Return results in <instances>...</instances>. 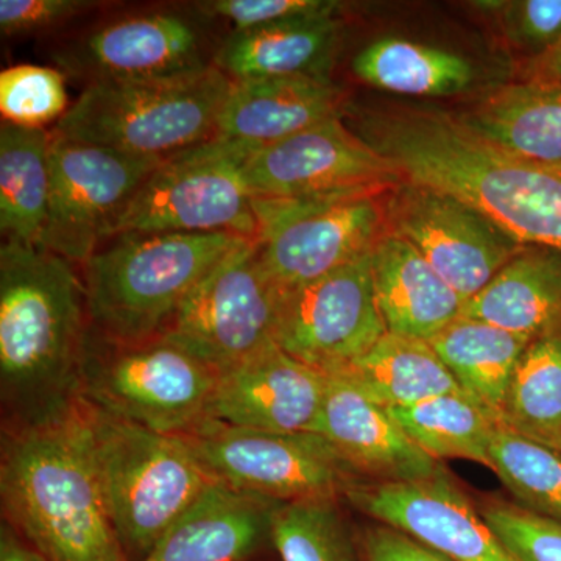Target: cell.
<instances>
[{
	"mask_svg": "<svg viewBox=\"0 0 561 561\" xmlns=\"http://www.w3.org/2000/svg\"><path fill=\"white\" fill-rule=\"evenodd\" d=\"M348 116L354 131L404 180L470 203L519 243L561 250V165L493 146L453 111L371 106Z\"/></svg>",
	"mask_w": 561,
	"mask_h": 561,
	"instance_id": "obj_1",
	"label": "cell"
},
{
	"mask_svg": "<svg viewBox=\"0 0 561 561\" xmlns=\"http://www.w3.org/2000/svg\"><path fill=\"white\" fill-rule=\"evenodd\" d=\"M90 332L76 264L39 245L0 247L2 431L43 426L80 402Z\"/></svg>",
	"mask_w": 561,
	"mask_h": 561,
	"instance_id": "obj_2",
	"label": "cell"
},
{
	"mask_svg": "<svg viewBox=\"0 0 561 561\" xmlns=\"http://www.w3.org/2000/svg\"><path fill=\"white\" fill-rule=\"evenodd\" d=\"M3 524L49 561H128L95 471L81 401L43 426L2 431Z\"/></svg>",
	"mask_w": 561,
	"mask_h": 561,
	"instance_id": "obj_3",
	"label": "cell"
},
{
	"mask_svg": "<svg viewBox=\"0 0 561 561\" xmlns=\"http://www.w3.org/2000/svg\"><path fill=\"white\" fill-rule=\"evenodd\" d=\"M247 239L232 232L114 236L81 265L90 330L114 342L160 337L203 276Z\"/></svg>",
	"mask_w": 561,
	"mask_h": 561,
	"instance_id": "obj_4",
	"label": "cell"
},
{
	"mask_svg": "<svg viewBox=\"0 0 561 561\" xmlns=\"http://www.w3.org/2000/svg\"><path fill=\"white\" fill-rule=\"evenodd\" d=\"M81 408L111 524L128 561H140L219 481L181 435Z\"/></svg>",
	"mask_w": 561,
	"mask_h": 561,
	"instance_id": "obj_5",
	"label": "cell"
},
{
	"mask_svg": "<svg viewBox=\"0 0 561 561\" xmlns=\"http://www.w3.org/2000/svg\"><path fill=\"white\" fill-rule=\"evenodd\" d=\"M231 84L214 65L184 79L92 81L51 133L133 157L165 160L216 138Z\"/></svg>",
	"mask_w": 561,
	"mask_h": 561,
	"instance_id": "obj_6",
	"label": "cell"
},
{
	"mask_svg": "<svg viewBox=\"0 0 561 561\" xmlns=\"http://www.w3.org/2000/svg\"><path fill=\"white\" fill-rule=\"evenodd\" d=\"M217 373L154 337L114 342L88 332L80 400L147 430L183 435L206 419Z\"/></svg>",
	"mask_w": 561,
	"mask_h": 561,
	"instance_id": "obj_7",
	"label": "cell"
},
{
	"mask_svg": "<svg viewBox=\"0 0 561 561\" xmlns=\"http://www.w3.org/2000/svg\"><path fill=\"white\" fill-rule=\"evenodd\" d=\"M254 150L245 142L213 138L165 158L128 203L111 238L130 232L256 238L254 197L243 176Z\"/></svg>",
	"mask_w": 561,
	"mask_h": 561,
	"instance_id": "obj_8",
	"label": "cell"
},
{
	"mask_svg": "<svg viewBox=\"0 0 561 561\" xmlns=\"http://www.w3.org/2000/svg\"><path fill=\"white\" fill-rule=\"evenodd\" d=\"M216 481L287 504L343 497L370 482L317 432H267L205 419L181 435Z\"/></svg>",
	"mask_w": 561,
	"mask_h": 561,
	"instance_id": "obj_9",
	"label": "cell"
},
{
	"mask_svg": "<svg viewBox=\"0 0 561 561\" xmlns=\"http://www.w3.org/2000/svg\"><path fill=\"white\" fill-rule=\"evenodd\" d=\"M390 191L254 198V241L268 278L279 291L297 289L370 254L389 234L386 197Z\"/></svg>",
	"mask_w": 561,
	"mask_h": 561,
	"instance_id": "obj_10",
	"label": "cell"
},
{
	"mask_svg": "<svg viewBox=\"0 0 561 561\" xmlns=\"http://www.w3.org/2000/svg\"><path fill=\"white\" fill-rule=\"evenodd\" d=\"M279 300L256 241L247 239L203 276L160 337L219 375L276 345Z\"/></svg>",
	"mask_w": 561,
	"mask_h": 561,
	"instance_id": "obj_11",
	"label": "cell"
},
{
	"mask_svg": "<svg viewBox=\"0 0 561 561\" xmlns=\"http://www.w3.org/2000/svg\"><path fill=\"white\" fill-rule=\"evenodd\" d=\"M162 161L51 133L49 210L39 247L83 265L108 241L128 203Z\"/></svg>",
	"mask_w": 561,
	"mask_h": 561,
	"instance_id": "obj_12",
	"label": "cell"
},
{
	"mask_svg": "<svg viewBox=\"0 0 561 561\" xmlns=\"http://www.w3.org/2000/svg\"><path fill=\"white\" fill-rule=\"evenodd\" d=\"M387 225L423 254L468 302L515 256L523 243L449 192L405 180L386 197Z\"/></svg>",
	"mask_w": 561,
	"mask_h": 561,
	"instance_id": "obj_13",
	"label": "cell"
},
{
	"mask_svg": "<svg viewBox=\"0 0 561 561\" xmlns=\"http://www.w3.org/2000/svg\"><path fill=\"white\" fill-rule=\"evenodd\" d=\"M386 334L373 286L371 253L280 291L276 345L324 375H342Z\"/></svg>",
	"mask_w": 561,
	"mask_h": 561,
	"instance_id": "obj_14",
	"label": "cell"
},
{
	"mask_svg": "<svg viewBox=\"0 0 561 561\" xmlns=\"http://www.w3.org/2000/svg\"><path fill=\"white\" fill-rule=\"evenodd\" d=\"M243 176L254 198L387 192L405 181L393 162L343 124V117L254 150Z\"/></svg>",
	"mask_w": 561,
	"mask_h": 561,
	"instance_id": "obj_15",
	"label": "cell"
},
{
	"mask_svg": "<svg viewBox=\"0 0 561 561\" xmlns=\"http://www.w3.org/2000/svg\"><path fill=\"white\" fill-rule=\"evenodd\" d=\"M351 511L409 535L453 561H522L482 518L451 472L405 483L365 482L346 491Z\"/></svg>",
	"mask_w": 561,
	"mask_h": 561,
	"instance_id": "obj_16",
	"label": "cell"
},
{
	"mask_svg": "<svg viewBox=\"0 0 561 561\" xmlns=\"http://www.w3.org/2000/svg\"><path fill=\"white\" fill-rule=\"evenodd\" d=\"M57 60L90 83L184 79L213 66L203 57L197 28L172 13L111 22L70 44Z\"/></svg>",
	"mask_w": 561,
	"mask_h": 561,
	"instance_id": "obj_17",
	"label": "cell"
},
{
	"mask_svg": "<svg viewBox=\"0 0 561 561\" xmlns=\"http://www.w3.org/2000/svg\"><path fill=\"white\" fill-rule=\"evenodd\" d=\"M330 376L278 345L217 375L206 419L267 432H316Z\"/></svg>",
	"mask_w": 561,
	"mask_h": 561,
	"instance_id": "obj_18",
	"label": "cell"
},
{
	"mask_svg": "<svg viewBox=\"0 0 561 561\" xmlns=\"http://www.w3.org/2000/svg\"><path fill=\"white\" fill-rule=\"evenodd\" d=\"M316 432L370 482H419L449 472L421 451L390 409L343 376H330Z\"/></svg>",
	"mask_w": 561,
	"mask_h": 561,
	"instance_id": "obj_19",
	"label": "cell"
},
{
	"mask_svg": "<svg viewBox=\"0 0 561 561\" xmlns=\"http://www.w3.org/2000/svg\"><path fill=\"white\" fill-rule=\"evenodd\" d=\"M279 502L217 482L140 561H273Z\"/></svg>",
	"mask_w": 561,
	"mask_h": 561,
	"instance_id": "obj_20",
	"label": "cell"
},
{
	"mask_svg": "<svg viewBox=\"0 0 561 561\" xmlns=\"http://www.w3.org/2000/svg\"><path fill=\"white\" fill-rule=\"evenodd\" d=\"M348 110V94L331 77L232 80L216 138L262 149Z\"/></svg>",
	"mask_w": 561,
	"mask_h": 561,
	"instance_id": "obj_21",
	"label": "cell"
},
{
	"mask_svg": "<svg viewBox=\"0 0 561 561\" xmlns=\"http://www.w3.org/2000/svg\"><path fill=\"white\" fill-rule=\"evenodd\" d=\"M342 33L339 10L231 32L213 65L234 81L331 77Z\"/></svg>",
	"mask_w": 561,
	"mask_h": 561,
	"instance_id": "obj_22",
	"label": "cell"
},
{
	"mask_svg": "<svg viewBox=\"0 0 561 561\" xmlns=\"http://www.w3.org/2000/svg\"><path fill=\"white\" fill-rule=\"evenodd\" d=\"M376 301L387 332L431 342L465 302L412 243L383 236L371 251Z\"/></svg>",
	"mask_w": 561,
	"mask_h": 561,
	"instance_id": "obj_23",
	"label": "cell"
},
{
	"mask_svg": "<svg viewBox=\"0 0 561 561\" xmlns=\"http://www.w3.org/2000/svg\"><path fill=\"white\" fill-rule=\"evenodd\" d=\"M454 116L502 150L561 165V87L516 80L494 84Z\"/></svg>",
	"mask_w": 561,
	"mask_h": 561,
	"instance_id": "obj_24",
	"label": "cell"
},
{
	"mask_svg": "<svg viewBox=\"0 0 561 561\" xmlns=\"http://www.w3.org/2000/svg\"><path fill=\"white\" fill-rule=\"evenodd\" d=\"M461 316L534 339L561 331V250L523 243Z\"/></svg>",
	"mask_w": 561,
	"mask_h": 561,
	"instance_id": "obj_25",
	"label": "cell"
},
{
	"mask_svg": "<svg viewBox=\"0 0 561 561\" xmlns=\"http://www.w3.org/2000/svg\"><path fill=\"white\" fill-rule=\"evenodd\" d=\"M351 70L368 87L415 98L465 94L482 79L465 55L401 38L373 41L354 57Z\"/></svg>",
	"mask_w": 561,
	"mask_h": 561,
	"instance_id": "obj_26",
	"label": "cell"
},
{
	"mask_svg": "<svg viewBox=\"0 0 561 561\" xmlns=\"http://www.w3.org/2000/svg\"><path fill=\"white\" fill-rule=\"evenodd\" d=\"M463 393L497 421L529 337L460 316L430 342Z\"/></svg>",
	"mask_w": 561,
	"mask_h": 561,
	"instance_id": "obj_27",
	"label": "cell"
},
{
	"mask_svg": "<svg viewBox=\"0 0 561 561\" xmlns=\"http://www.w3.org/2000/svg\"><path fill=\"white\" fill-rule=\"evenodd\" d=\"M51 133L0 127V230L7 241L41 245L50 197Z\"/></svg>",
	"mask_w": 561,
	"mask_h": 561,
	"instance_id": "obj_28",
	"label": "cell"
},
{
	"mask_svg": "<svg viewBox=\"0 0 561 561\" xmlns=\"http://www.w3.org/2000/svg\"><path fill=\"white\" fill-rule=\"evenodd\" d=\"M337 376L348 379L387 409L461 391L430 342L391 332Z\"/></svg>",
	"mask_w": 561,
	"mask_h": 561,
	"instance_id": "obj_29",
	"label": "cell"
},
{
	"mask_svg": "<svg viewBox=\"0 0 561 561\" xmlns=\"http://www.w3.org/2000/svg\"><path fill=\"white\" fill-rule=\"evenodd\" d=\"M390 412L432 459L471 460L490 470V446L500 421L463 391L438 394Z\"/></svg>",
	"mask_w": 561,
	"mask_h": 561,
	"instance_id": "obj_30",
	"label": "cell"
},
{
	"mask_svg": "<svg viewBox=\"0 0 561 561\" xmlns=\"http://www.w3.org/2000/svg\"><path fill=\"white\" fill-rule=\"evenodd\" d=\"M501 426L552 446L561 432V331L530 341L513 373Z\"/></svg>",
	"mask_w": 561,
	"mask_h": 561,
	"instance_id": "obj_31",
	"label": "cell"
},
{
	"mask_svg": "<svg viewBox=\"0 0 561 561\" xmlns=\"http://www.w3.org/2000/svg\"><path fill=\"white\" fill-rule=\"evenodd\" d=\"M343 497L280 504L273 513L272 540L280 561H364L360 526Z\"/></svg>",
	"mask_w": 561,
	"mask_h": 561,
	"instance_id": "obj_32",
	"label": "cell"
},
{
	"mask_svg": "<svg viewBox=\"0 0 561 561\" xmlns=\"http://www.w3.org/2000/svg\"><path fill=\"white\" fill-rule=\"evenodd\" d=\"M490 470L515 504L561 524V453L556 448L500 424L490 446Z\"/></svg>",
	"mask_w": 561,
	"mask_h": 561,
	"instance_id": "obj_33",
	"label": "cell"
},
{
	"mask_svg": "<svg viewBox=\"0 0 561 561\" xmlns=\"http://www.w3.org/2000/svg\"><path fill=\"white\" fill-rule=\"evenodd\" d=\"M471 7L511 54L513 65L535 60L561 44V0H482Z\"/></svg>",
	"mask_w": 561,
	"mask_h": 561,
	"instance_id": "obj_34",
	"label": "cell"
},
{
	"mask_svg": "<svg viewBox=\"0 0 561 561\" xmlns=\"http://www.w3.org/2000/svg\"><path fill=\"white\" fill-rule=\"evenodd\" d=\"M68 110V92L60 70L18 65L0 72V113L7 124L44 128L50 122H60Z\"/></svg>",
	"mask_w": 561,
	"mask_h": 561,
	"instance_id": "obj_35",
	"label": "cell"
},
{
	"mask_svg": "<svg viewBox=\"0 0 561 561\" xmlns=\"http://www.w3.org/2000/svg\"><path fill=\"white\" fill-rule=\"evenodd\" d=\"M482 518L522 561H561V524L494 494L474 497Z\"/></svg>",
	"mask_w": 561,
	"mask_h": 561,
	"instance_id": "obj_36",
	"label": "cell"
},
{
	"mask_svg": "<svg viewBox=\"0 0 561 561\" xmlns=\"http://www.w3.org/2000/svg\"><path fill=\"white\" fill-rule=\"evenodd\" d=\"M201 5V10L210 16L232 22V32L253 31L278 22L341 10V3L331 0H214Z\"/></svg>",
	"mask_w": 561,
	"mask_h": 561,
	"instance_id": "obj_37",
	"label": "cell"
},
{
	"mask_svg": "<svg viewBox=\"0 0 561 561\" xmlns=\"http://www.w3.org/2000/svg\"><path fill=\"white\" fill-rule=\"evenodd\" d=\"M92 7L84 0H0V28L3 35L44 31Z\"/></svg>",
	"mask_w": 561,
	"mask_h": 561,
	"instance_id": "obj_38",
	"label": "cell"
},
{
	"mask_svg": "<svg viewBox=\"0 0 561 561\" xmlns=\"http://www.w3.org/2000/svg\"><path fill=\"white\" fill-rule=\"evenodd\" d=\"M364 561H453L386 524L360 526Z\"/></svg>",
	"mask_w": 561,
	"mask_h": 561,
	"instance_id": "obj_39",
	"label": "cell"
},
{
	"mask_svg": "<svg viewBox=\"0 0 561 561\" xmlns=\"http://www.w3.org/2000/svg\"><path fill=\"white\" fill-rule=\"evenodd\" d=\"M513 80L516 81H535L561 87V44L535 60L516 62L513 65Z\"/></svg>",
	"mask_w": 561,
	"mask_h": 561,
	"instance_id": "obj_40",
	"label": "cell"
},
{
	"mask_svg": "<svg viewBox=\"0 0 561 561\" xmlns=\"http://www.w3.org/2000/svg\"><path fill=\"white\" fill-rule=\"evenodd\" d=\"M0 561H49L43 553L22 540L11 527L2 523L0 529Z\"/></svg>",
	"mask_w": 561,
	"mask_h": 561,
	"instance_id": "obj_41",
	"label": "cell"
},
{
	"mask_svg": "<svg viewBox=\"0 0 561 561\" xmlns=\"http://www.w3.org/2000/svg\"><path fill=\"white\" fill-rule=\"evenodd\" d=\"M552 448H556L557 451L561 453V432L559 434V437H557V440L553 442Z\"/></svg>",
	"mask_w": 561,
	"mask_h": 561,
	"instance_id": "obj_42",
	"label": "cell"
}]
</instances>
